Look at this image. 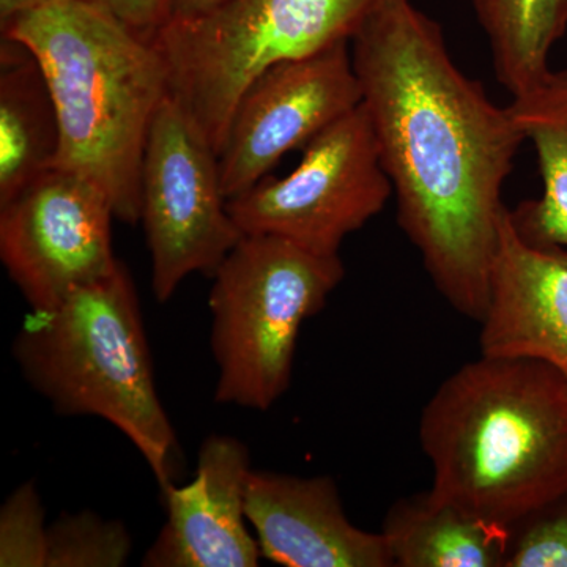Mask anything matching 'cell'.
<instances>
[{
	"instance_id": "obj_14",
	"label": "cell",
	"mask_w": 567,
	"mask_h": 567,
	"mask_svg": "<svg viewBox=\"0 0 567 567\" xmlns=\"http://www.w3.org/2000/svg\"><path fill=\"white\" fill-rule=\"evenodd\" d=\"M383 537L394 567H506L509 528L429 491L395 499Z\"/></svg>"
},
{
	"instance_id": "obj_3",
	"label": "cell",
	"mask_w": 567,
	"mask_h": 567,
	"mask_svg": "<svg viewBox=\"0 0 567 567\" xmlns=\"http://www.w3.org/2000/svg\"><path fill=\"white\" fill-rule=\"evenodd\" d=\"M3 39L31 51L58 112L55 167L87 178L115 219L141 223V169L169 76L152 41L82 0H52L11 18Z\"/></svg>"
},
{
	"instance_id": "obj_12",
	"label": "cell",
	"mask_w": 567,
	"mask_h": 567,
	"mask_svg": "<svg viewBox=\"0 0 567 567\" xmlns=\"http://www.w3.org/2000/svg\"><path fill=\"white\" fill-rule=\"evenodd\" d=\"M245 513L262 558L284 567H394L382 533L347 517L331 476L251 470Z\"/></svg>"
},
{
	"instance_id": "obj_7",
	"label": "cell",
	"mask_w": 567,
	"mask_h": 567,
	"mask_svg": "<svg viewBox=\"0 0 567 567\" xmlns=\"http://www.w3.org/2000/svg\"><path fill=\"white\" fill-rule=\"evenodd\" d=\"M391 196L361 103L305 145L292 173L265 177L227 200V208L245 235H276L319 256H339L346 238L375 218Z\"/></svg>"
},
{
	"instance_id": "obj_19",
	"label": "cell",
	"mask_w": 567,
	"mask_h": 567,
	"mask_svg": "<svg viewBox=\"0 0 567 567\" xmlns=\"http://www.w3.org/2000/svg\"><path fill=\"white\" fill-rule=\"evenodd\" d=\"M48 527L35 483L21 484L0 509V566L47 567Z\"/></svg>"
},
{
	"instance_id": "obj_21",
	"label": "cell",
	"mask_w": 567,
	"mask_h": 567,
	"mask_svg": "<svg viewBox=\"0 0 567 567\" xmlns=\"http://www.w3.org/2000/svg\"><path fill=\"white\" fill-rule=\"evenodd\" d=\"M122 22L141 39L152 41L169 21V0H82Z\"/></svg>"
},
{
	"instance_id": "obj_2",
	"label": "cell",
	"mask_w": 567,
	"mask_h": 567,
	"mask_svg": "<svg viewBox=\"0 0 567 567\" xmlns=\"http://www.w3.org/2000/svg\"><path fill=\"white\" fill-rule=\"evenodd\" d=\"M417 436L434 494L509 527L567 491V379L481 353L440 383Z\"/></svg>"
},
{
	"instance_id": "obj_8",
	"label": "cell",
	"mask_w": 567,
	"mask_h": 567,
	"mask_svg": "<svg viewBox=\"0 0 567 567\" xmlns=\"http://www.w3.org/2000/svg\"><path fill=\"white\" fill-rule=\"evenodd\" d=\"M141 223L159 303L189 275H215L245 235L227 208L218 153L171 95L156 111L145 144Z\"/></svg>"
},
{
	"instance_id": "obj_11",
	"label": "cell",
	"mask_w": 567,
	"mask_h": 567,
	"mask_svg": "<svg viewBox=\"0 0 567 567\" xmlns=\"http://www.w3.org/2000/svg\"><path fill=\"white\" fill-rule=\"evenodd\" d=\"M249 450L230 435L204 440L196 477L163 487L167 520L142 558L145 567H256L262 551L246 528Z\"/></svg>"
},
{
	"instance_id": "obj_15",
	"label": "cell",
	"mask_w": 567,
	"mask_h": 567,
	"mask_svg": "<svg viewBox=\"0 0 567 567\" xmlns=\"http://www.w3.org/2000/svg\"><path fill=\"white\" fill-rule=\"evenodd\" d=\"M0 205L55 167L61 128L39 62L18 41L0 48Z\"/></svg>"
},
{
	"instance_id": "obj_22",
	"label": "cell",
	"mask_w": 567,
	"mask_h": 567,
	"mask_svg": "<svg viewBox=\"0 0 567 567\" xmlns=\"http://www.w3.org/2000/svg\"><path fill=\"white\" fill-rule=\"evenodd\" d=\"M226 2L227 0H169V21L193 20Z\"/></svg>"
},
{
	"instance_id": "obj_20",
	"label": "cell",
	"mask_w": 567,
	"mask_h": 567,
	"mask_svg": "<svg viewBox=\"0 0 567 567\" xmlns=\"http://www.w3.org/2000/svg\"><path fill=\"white\" fill-rule=\"evenodd\" d=\"M507 528L506 567H567V491Z\"/></svg>"
},
{
	"instance_id": "obj_10",
	"label": "cell",
	"mask_w": 567,
	"mask_h": 567,
	"mask_svg": "<svg viewBox=\"0 0 567 567\" xmlns=\"http://www.w3.org/2000/svg\"><path fill=\"white\" fill-rule=\"evenodd\" d=\"M361 102L350 41L268 66L240 96L227 126L218 153L224 196L248 192L284 155L305 147Z\"/></svg>"
},
{
	"instance_id": "obj_17",
	"label": "cell",
	"mask_w": 567,
	"mask_h": 567,
	"mask_svg": "<svg viewBox=\"0 0 567 567\" xmlns=\"http://www.w3.org/2000/svg\"><path fill=\"white\" fill-rule=\"evenodd\" d=\"M496 81L513 96L550 73V54L567 32V0H473Z\"/></svg>"
},
{
	"instance_id": "obj_6",
	"label": "cell",
	"mask_w": 567,
	"mask_h": 567,
	"mask_svg": "<svg viewBox=\"0 0 567 567\" xmlns=\"http://www.w3.org/2000/svg\"><path fill=\"white\" fill-rule=\"evenodd\" d=\"M385 2L227 0L203 17L167 22L153 44L169 95L218 153L238 100L264 70L352 41Z\"/></svg>"
},
{
	"instance_id": "obj_16",
	"label": "cell",
	"mask_w": 567,
	"mask_h": 567,
	"mask_svg": "<svg viewBox=\"0 0 567 567\" xmlns=\"http://www.w3.org/2000/svg\"><path fill=\"white\" fill-rule=\"evenodd\" d=\"M525 142L535 147L543 194L511 210L518 233L567 248V70L554 71L507 104Z\"/></svg>"
},
{
	"instance_id": "obj_4",
	"label": "cell",
	"mask_w": 567,
	"mask_h": 567,
	"mask_svg": "<svg viewBox=\"0 0 567 567\" xmlns=\"http://www.w3.org/2000/svg\"><path fill=\"white\" fill-rule=\"evenodd\" d=\"M11 350L55 413L102 417L140 451L159 487L173 483L177 436L156 391L140 298L125 265L54 308L32 309Z\"/></svg>"
},
{
	"instance_id": "obj_5",
	"label": "cell",
	"mask_w": 567,
	"mask_h": 567,
	"mask_svg": "<svg viewBox=\"0 0 567 567\" xmlns=\"http://www.w3.org/2000/svg\"><path fill=\"white\" fill-rule=\"evenodd\" d=\"M344 276L339 256L276 235H244L216 268L208 295L215 401L271 409L289 390L301 327L323 311Z\"/></svg>"
},
{
	"instance_id": "obj_18",
	"label": "cell",
	"mask_w": 567,
	"mask_h": 567,
	"mask_svg": "<svg viewBox=\"0 0 567 567\" xmlns=\"http://www.w3.org/2000/svg\"><path fill=\"white\" fill-rule=\"evenodd\" d=\"M132 550L125 525L92 511L63 513L48 527L47 567H123Z\"/></svg>"
},
{
	"instance_id": "obj_13",
	"label": "cell",
	"mask_w": 567,
	"mask_h": 567,
	"mask_svg": "<svg viewBox=\"0 0 567 567\" xmlns=\"http://www.w3.org/2000/svg\"><path fill=\"white\" fill-rule=\"evenodd\" d=\"M480 352L544 361L567 379V248L518 233L506 207L491 271Z\"/></svg>"
},
{
	"instance_id": "obj_23",
	"label": "cell",
	"mask_w": 567,
	"mask_h": 567,
	"mask_svg": "<svg viewBox=\"0 0 567 567\" xmlns=\"http://www.w3.org/2000/svg\"><path fill=\"white\" fill-rule=\"evenodd\" d=\"M52 0H0V25L6 24L11 18L37 9V7L50 3Z\"/></svg>"
},
{
	"instance_id": "obj_9",
	"label": "cell",
	"mask_w": 567,
	"mask_h": 567,
	"mask_svg": "<svg viewBox=\"0 0 567 567\" xmlns=\"http://www.w3.org/2000/svg\"><path fill=\"white\" fill-rule=\"evenodd\" d=\"M110 200L80 174L52 167L0 205V260L33 311L117 270Z\"/></svg>"
},
{
	"instance_id": "obj_1",
	"label": "cell",
	"mask_w": 567,
	"mask_h": 567,
	"mask_svg": "<svg viewBox=\"0 0 567 567\" xmlns=\"http://www.w3.org/2000/svg\"><path fill=\"white\" fill-rule=\"evenodd\" d=\"M350 48L398 224L446 303L480 323L524 133L458 69L442 25L412 0H386Z\"/></svg>"
}]
</instances>
